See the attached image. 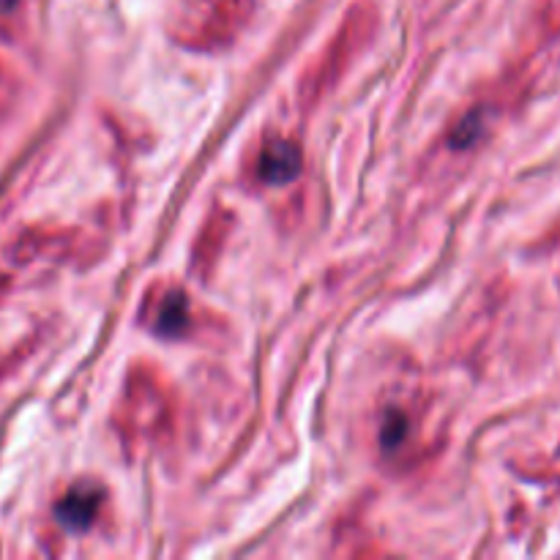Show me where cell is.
Wrapping results in <instances>:
<instances>
[{
  "instance_id": "cell-1",
  "label": "cell",
  "mask_w": 560,
  "mask_h": 560,
  "mask_svg": "<svg viewBox=\"0 0 560 560\" xmlns=\"http://www.w3.org/2000/svg\"><path fill=\"white\" fill-rule=\"evenodd\" d=\"M102 503V490L91 481L71 487L63 501L58 503V520L69 530H85L96 517V509Z\"/></svg>"
},
{
  "instance_id": "cell-2",
  "label": "cell",
  "mask_w": 560,
  "mask_h": 560,
  "mask_svg": "<svg viewBox=\"0 0 560 560\" xmlns=\"http://www.w3.org/2000/svg\"><path fill=\"white\" fill-rule=\"evenodd\" d=\"M257 170L266 184H288L301 173V151L293 142H271L262 151Z\"/></svg>"
},
{
  "instance_id": "cell-3",
  "label": "cell",
  "mask_w": 560,
  "mask_h": 560,
  "mask_svg": "<svg viewBox=\"0 0 560 560\" xmlns=\"http://www.w3.org/2000/svg\"><path fill=\"white\" fill-rule=\"evenodd\" d=\"M186 326V301L184 295L175 293V295H167L162 304V310H159V317H156V328L159 334H167V337H173V334H180V328Z\"/></svg>"
}]
</instances>
